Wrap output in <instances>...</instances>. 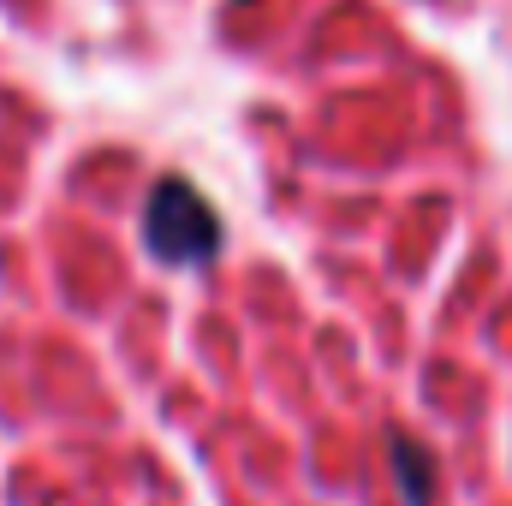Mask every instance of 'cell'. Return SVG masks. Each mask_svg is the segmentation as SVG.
Returning <instances> with one entry per match:
<instances>
[{
    "label": "cell",
    "instance_id": "6da1fadb",
    "mask_svg": "<svg viewBox=\"0 0 512 506\" xmlns=\"http://www.w3.org/2000/svg\"><path fill=\"white\" fill-rule=\"evenodd\" d=\"M221 245H227V227L191 179L167 173V179L149 185V197H143V251L155 262L197 268V262H215Z\"/></svg>",
    "mask_w": 512,
    "mask_h": 506
},
{
    "label": "cell",
    "instance_id": "7a4b0ae2",
    "mask_svg": "<svg viewBox=\"0 0 512 506\" xmlns=\"http://www.w3.org/2000/svg\"><path fill=\"white\" fill-rule=\"evenodd\" d=\"M387 453H393V477H399V501L405 506H429L435 501V459L423 453L417 435L387 429Z\"/></svg>",
    "mask_w": 512,
    "mask_h": 506
}]
</instances>
